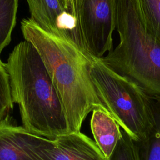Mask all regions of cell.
<instances>
[{"label": "cell", "instance_id": "obj_7", "mask_svg": "<svg viewBox=\"0 0 160 160\" xmlns=\"http://www.w3.org/2000/svg\"><path fill=\"white\" fill-rule=\"evenodd\" d=\"M30 19L42 30L66 38L84 52L86 49L78 15L69 12L59 0H26Z\"/></svg>", "mask_w": 160, "mask_h": 160}, {"label": "cell", "instance_id": "obj_1", "mask_svg": "<svg viewBox=\"0 0 160 160\" xmlns=\"http://www.w3.org/2000/svg\"><path fill=\"white\" fill-rule=\"evenodd\" d=\"M21 28L24 39L39 52L58 92L69 132H80L93 109L100 108L109 112L91 79L89 67L95 58L71 41L42 30L30 18L22 19Z\"/></svg>", "mask_w": 160, "mask_h": 160}, {"label": "cell", "instance_id": "obj_4", "mask_svg": "<svg viewBox=\"0 0 160 160\" xmlns=\"http://www.w3.org/2000/svg\"><path fill=\"white\" fill-rule=\"evenodd\" d=\"M89 74L97 94L120 128L135 142L144 140L151 126L148 95L99 58L91 61Z\"/></svg>", "mask_w": 160, "mask_h": 160}, {"label": "cell", "instance_id": "obj_11", "mask_svg": "<svg viewBox=\"0 0 160 160\" xmlns=\"http://www.w3.org/2000/svg\"><path fill=\"white\" fill-rule=\"evenodd\" d=\"M19 0H0V62L3 49L11 41L16 26Z\"/></svg>", "mask_w": 160, "mask_h": 160}, {"label": "cell", "instance_id": "obj_12", "mask_svg": "<svg viewBox=\"0 0 160 160\" xmlns=\"http://www.w3.org/2000/svg\"><path fill=\"white\" fill-rule=\"evenodd\" d=\"M138 1L146 26L160 40V0Z\"/></svg>", "mask_w": 160, "mask_h": 160}, {"label": "cell", "instance_id": "obj_13", "mask_svg": "<svg viewBox=\"0 0 160 160\" xmlns=\"http://www.w3.org/2000/svg\"><path fill=\"white\" fill-rule=\"evenodd\" d=\"M106 160H139L135 141L121 128V137L110 156Z\"/></svg>", "mask_w": 160, "mask_h": 160}, {"label": "cell", "instance_id": "obj_6", "mask_svg": "<svg viewBox=\"0 0 160 160\" xmlns=\"http://www.w3.org/2000/svg\"><path fill=\"white\" fill-rule=\"evenodd\" d=\"M27 144L36 160H106L95 141L81 131L53 139L28 131Z\"/></svg>", "mask_w": 160, "mask_h": 160}, {"label": "cell", "instance_id": "obj_9", "mask_svg": "<svg viewBox=\"0 0 160 160\" xmlns=\"http://www.w3.org/2000/svg\"><path fill=\"white\" fill-rule=\"evenodd\" d=\"M90 126L94 141L106 159L121 137V128L111 115L102 109L92 111Z\"/></svg>", "mask_w": 160, "mask_h": 160}, {"label": "cell", "instance_id": "obj_10", "mask_svg": "<svg viewBox=\"0 0 160 160\" xmlns=\"http://www.w3.org/2000/svg\"><path fill=\"white\" fill-rule=\"evenodd\" d=\"M151 126L145 138L137 146L139 160H160V97L148 96Z\"/></svg>", "mask_w": 160, "mask_h": 160}, {"label": "cell", "instance_id": "obj_3", "mask_svg": "<svg viewBox=\"0 0 160 160\" xmlns=\"http://www.w3.org/2000/svg\"><path fill=\"white\" fill-rule=\"evenodd\" d=\"M119 42L99 58L146 94L160 97V40L146 26L138 0H116Z\"/></svg>", "mask_w": 160, "mask_h": 160}, {"label": "cell", "instance_id": "obj_15", "mask_svg": "<svg viewBox=\"0 0 160 160\" xmlns=\"http://www.w3.org/2000/svg\"><path fill=\"white\" fill-rule=\"evenodd\" d=\"M59 1H60L61 3L62 4V5L64 6V8L66 9V2H65V0H59Z\"/></svg>", "mask_w": 160, "mask_h": 160}, {"label": "cell", "instance_id": "obj_2", "mask_svg": "<svg viewBox=\"0 0 160 160\" xmlns=\"http://www.w3.org/2000/svg\"><path fill=\"white\" fill-rule=\"evenodd\" d=\"M4 66L12 100L19 106L22 126L49 139L68 133L61 99L35 47L25 39L21 41Z\"/></svg>", "mask_w": 160, "mask_h": 160}, {"label": "cell", "instance_id": "obj_5", "mask_svg": "<svg viewBox=\"0 0 160 160\" xmlns=\"http://www.w3.org/2000/svg\"><path fill=\"white\" fill-rule=\"evenodd\" d=\"M77 14L87 52L101 58L112 49L116 0H76Z\"/></svg>", "mask_w": 160, "mask_h": 160}, {"label": "cell", "instance_id": "obj_14", "mask_svg": "<svg viewBox=\"0 0 160 160\" xmlns=\"http://www.w3.org/2000/svg\"><path fill=\"white\" fill-rule=\"evenodd\" d=\"M12 108L9 75L4 63L0 62V121L8 116Z\"/></svg>", "mask_w": 160, "mask_h": 160}, {"label": "cell", "instance_id": "obj_8", "mask_svg": "<svg viewBox=\"0 0 160 160\" xmlns=\"http://www.w3.org/2000/svg\"><path fill=\"white\" fill-rule=\"evenodd\" d=\"M28 132L8 116L0 121V160H36L28 149Z\"/></svg>", "mask_w": 160, "mask_h": 160}]
</instances>
